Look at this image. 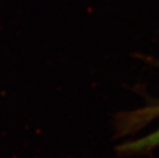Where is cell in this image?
<instances>
[{"mask_svg":"<svg viewBox=\"0 0 159 158\" xmlns=\"http://www.w3.org/2000/svg\"><path fill=\"white\" fill-rule=\"evenodd\" d=\"M159 147V127L154 132L149 133L146 136L140 138V139L125 142L119 146V151L121 153L134 154V153H143L152 151Z\"/></svg>","mask_w":159,"mask_h":158,"instance_id":"1","label":"cell"}]
</instances>
